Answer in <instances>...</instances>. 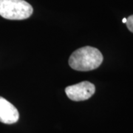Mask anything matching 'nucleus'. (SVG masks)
<instances>
[{
    "label": "nucleus",
    "mask_w": 133,
    "mask_h": 133,
    "mask_svg": "<svg viewBox=\"0 0 133 133\" xmlns=\"http://www.w3.org/2000/svg\"><path fill=\"white\" fill-rule=\"evenodd\" d=\"M103 56L97 48L86 46L76 50L69 58L71 68L78 71L93 70L101 64Z\"/></svg>",
    "instance_id": "f257e3e1"
},
{
    "label": "nucleus",
    "mask_w": 133,
    "mask_h": 133,
    "mask_svg": "<svg viewBox=\"0 0 133 133\" xmlns=\"http://www.w3.org/2000/svg\"><path fill=\"white\" fill-rule=\"evenodd\" d=\"M32 6L24 0H0V16L10 20H23L33 14Z\"/></svg>",
    "instance_id": "f03ea898"
},
{
    "label": "nucleus",
    "mask_w": 133,
    "mask_h": 133,
    "mask_svg": "<svg viewBox=\"0 0 133 133\" xmlns=\"http://www.w3.org/2000/svg\"><path fill=\"white\" fill-rule=\"evenodd\" d=\"M95 87L89 81H82L65 88L67 97L74 101H81L89 99L95 93Z\"/></svg>",
    "instance_id": "7ed1b4c3"
},
{
    "label": "nucleus",
    "mask_w": 133,
    "mask_h": 133,
    "mask_svg": "<svg viewBox=\"0 0 133 133\" xmlns=\"http://www.w3.org/2000/svg\"><path fill=\"white\" fill-rule=\"evenodd\" d=\"M122 22H123V23H127V18H124Z\"/></svg>",
    "instance_id": "423d86ee"
},
{
    "label": "nucleus",
    "mask_w": 133,
    "mask_h": 133,
    "mask_svg": "<svg viewBox=\"0 0 133 133\" xmlns=\"http://www.w3.org/2000/svg\"><path fill=\"white\" fill-rule=\"evenodd\" d=\"M19 118L18 109L8 100L0 96V122L12 124L17 122Z\"/></svg>",
    "instance_id": "20e7f679"
},
{
    "label": "nucleus",
    "mask_w": 133,
    "mask_h": 133,
    "mask_svg": "<svg viewBox=\"0 0 133 133\" xmlns=\"http://www.w3.org/2000/svg\"><path fill=\"white\" fill-rule=\"evenodd\" d=\"M127 28L133 33V15L132 16H129L128 18L127 19Z\"/></svg>",
    "instance_id": "39448f33"
}]
</instances>
